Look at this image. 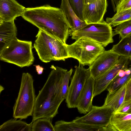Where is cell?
Returning a JSON list of instances; mask_svg holds the SVG:
<instances>
[{
	"instance_id": "6da1fadb",
	"label": "cell",
	"mask_w": 131,
	"mask_h": 131,
	"mask_svg": "<svg viewBox=\"0 0 131 131\" xmlns=\"http://www.w3.org/2000/svg\"><path fill=\"white\" fill-rule=\"evenodd\" d=\"M21 16L39 29L57 38L64 44H66L70 26L60 8L48 4L26 8Z\"/></svg>"
},
{
	"instance_id": "7a4b0ae2",
	"label": "cell",
	"mask_w": 131,
	"mask_h": 131,
	"mask_svg": "<svg viewBox=\"0 0 131 131\" xmlns=\"http://www.w3.org/2000/svg\"><path fill=\"white\" fill-rule=\"evenodd\" d=\"M42 88L36 97L32 122L38 119H51L58 113V108L63 101L60 96L63 77L67 70L53 65Z\"/></svg>"
},
{
	"instance_id": "3957f363",
	"label": "cell",
	"mask_w": 131,
	"mask_h": 131,
	"mask_svg": "<svg viewBox=\"0 0 131 131\" xmlns=\"http://www.w3.org/2000/svg\"><path fill=\"white\" fill-rule=\"evenodd\" d=\"M34 44L39 59L48 63L69 58L65 45L57 38L39 29Z\"/></svg>"
},
{
	"instance_id": "277c9868",
	"label": "cell",
	"mask_w": 131,
	"mask_h": 131,
	"mask_svg": "<svg viewBox=\"0 0 131 131\" xmlns=\"http://www.w3.org/2000/svg\"><path fill=\"white\" fill-rule=\"evenodd\" d=\"M34 80L29 73H23L18 95L13 107V117L25 119L32 115L36 97Z\"/></svg>"
},
{
	"instance_id": "5b68a950",
	"label": "cell",
	"mask_w": 131,
	"mask_h": 131,
	"mask_svg": "<svg viewBox=\"0 0 131 131\" xmlns=\"http://www.w3.org/2000/svg\"><path fill=\"white\" fill-rule=\"evenodd\" d=\"M33 48L31 41L21 40L17 38L0 52V59L21 68L29 67L34 60Z\"/></svg>"
},
{
	"instance_id": "8992f818",
	"label": "cell",
	"mask_w": 131,
	"mask_h": 131,
	"mask_svg": "<svg viewBox=\"0 0 131 131\" xmlns=\"http://www.w3.org/2000/svg\"><path fill=\"white\" fill-rule=\"evenodd\" d=\"M69 58L77 60L79 64L89 66L105 50L104 47L88 38L81 37L70 45H65Z\"/></svg>"
},
{
	"instance_id": "52a82bcc",
	"label": "cell",
	"mask_w": 131,
	"mask_h": 131,
	"mask_svg": "<svg viewBox=\"0 0 131 131\" xmlns=\"http://www.w3.org/2000/svg\"><path fill=\"white\" fill-rule=\"evenodd\" d=\"M73 39L84 37L98 43L103 47L113 42V31L111 26L104 21L87 24L84 27L69 34Z\"/></svg>"
},
{
	"instance_id": "ba28073f",
	"label": "cell",
	"mask_w": 131,
	"mask_h": 131,
	"mask_svg": "<svg viewBox=\"0 0 131 131\" xmlns=\"http://www.w3.org/2000/svg\"><path fill=\"white\" fill-rule=\"evenodd\" d=\"M79 64L75 69L69 86L66 102L68 108H77L79 98L86 82L91 75L89 68Z\"/></svg>"
},
{
	"instance_id": "9c48e42d",
	"label": "cell",
	"mask_w": 131,
	"mask_h": 131,
	"mask_svg": "<svg viewBox=\"0 0 131 131\" xmlns=\"http://www.w3.org/2000/svg\"><path fill=\"white\" fill-rule=\"evenodd\" d=\"M114 110L112 107L102 105L92 106L88 113L81 117H77L73 121L88 125L106 127L108 125Z\"/></svg>"
},
{
	"instance_id": "30bf717a",
	"label": "cell",
	"mask_w": 131,
	"mask_h": 131,
	"mask_svg": "<svg viewBox=\"0 0 131 131\" xmlns=\"http://www.w3.org/2000/svg\"><path fill=\"white\" fill-rule=\"evenodd\" d=\"M127 57L120 56L116 63L107 71L94 79L93 97L106 89L119 71L127 68L130 61Z\"/></svg>"
},
{
	"instance_id": "8fae6325",
	"label": "cell",
	"mask_w": 131,
	"mask_h": 131,
	"mask_svg": "<svg viewBox=\"0 0 131 131\" xmlns=\"http://www.w3.org/2000/svg\"><path fill=\"white\" fill-rule=\"evenodd\" d=\"M119 57L111 49L105 50L89 66L91 75L95 79L102 75L116 63Z\"/></svg>"
},
{
	"instance_id": "7c38bea8",
	"label": "cell",
	"mask_w": 131,
	"mask_h": 131,
	"mask_svg": "<svg viewBox=\"0 0 131 131\" xmlns=\"http://www.w3.org/2000/svg\"><path fill=\"white\" fill-rule=\"evenodd\" d=\"M107 6V0H95L92 3L84 4L83 21L87 24L103 21Z\"/></svg>"
},
{
	"instance_id": "4fadbf2b",
	"label": "cell",
	"mask_w": 131,
	"mask_h": 131,
	"mask_svg": "<svg viewBox=\"0 0 131 131\" xmlns=\"http://www.w3.org/2000/svg\"><path fill=\"white\" fill-rule=\"evenodd\" d=\"M26 8L16 0H0V23L14 21Z\"/></svg>"
},
{
	"instance_id": "5bb4252c",
	"label": "cell",
	"mask_w": 131,
	"mask_h": 131,
	"mask_svg": "<svg viewBox=\"0 0 131 131\" xmlns=\"http://www.w3.org/2000/svg\"><path fill=\"white\" fill-rule=\"evenodd\" d=\"M94 79L91 76L86 82L80 94L77 108L81 114H86L92 106Z\"/></svg>"
},
{
	"instance_id": "9a60e30c",
	"label": "cell",
	"mask_w": 131,
	"mask_h": 131,
	"mask_svg": "<svg viewBox=\"0 0 131 131\" xmlns=\"http://www.w3.org/2000/svg\"><path fill=\"white\" fill-rule=\"evenodd\" d=\"M107 131H131V114L114 112Z\"/></svg>"
},
{
	"instance_id": "2e32d148",
	"label": "cell",
	"mask_w": 131,
	"mask_h": 131,
	"mask_svg": "<svg viewBox=\"0 0 131 131\" xmlns=\"http://www.w3.org/2000/svg\"><path fill=\"white\" fill-rule=\"evenodd\" d=\"M60 8L66 15L70 26L69 34L83 28L87 25L77 15L72 7L69 0H61Z\"/></svg>"
},
{
	"instance_id": "e0dca14e",
	"label": "cell",
	"mask_w": 131,
	"mask_h": 131,
	"mask_svg": "<svg viewBox=\"0 0 131 131\" xmlns=\"http://www.w3.org/2000/svg\"><path fill=\"white\" fill-rule=\"evenodd\" d=\"M54 127L55 131H106V127L79 123L73 121L70 122L63 120L58 121L55 123Z\"/></svg>"
},
{
	"instance_id": "ac0fdd59",
	"label": "cell",
	"mask_w": 131,
	"mask_h": 131,
	"mask_svg": "<svg viewBox=\"0 0 131 131\" xmlns=\"http://www.w3.org/2000/svg\"><path fill=\"white\" fill-rule=\"evenodd\" d=\"M14 21L0 23V52L17 38V28Z\"/></svg>"
},
{
	"instance_id": "d6986e66",
	"label": "cell",
	"mask_w": 131,
	"mask_h": 131,
	"mask_svg": "<svg viewBox=\"0 0 131 131\" xmlns=\"http://www.w3.org/2000/svg\"><path fill=\"white\" fill-rule=\"evenodd\" d=\"M126 83L116 90L108 92L103 105L112 108L116 111L124 100Z\"/></svg>"
},
{
	"instance_id": "ffe728a7",
	"label": "cell",
	"mask_w": 131,
	"mask_h": 131,
	"mask_svg": "<svg viewBox=\"0 0 131 131\" xmlns=\"http://www.w3.org/2000/svg\"><path fill=\"white\" fill-rule=\"evenodd\" d=\"M12 119L0 126V131H31L32 122L28 124L21 119Z\"/></svg>"
},
{
	"instance_id": "44dd1931",
	"label": "cell",
	"mask_w": 131,
	"mask_h": 131,
	"mask_svg": "<svg viewBox=\"0 0 131 131\" xmlns=\"http://www.w3.org/2000/svg\"><path fill=\"white\" fill-rule=\"evenodd\" d=\"M111 49L120 56L128 58L131 60V33L121 38Z\"/></svg>"
},
{
	"instance_id": "7402d4cb",
	"label": "cell",
	"mask_w": 131,
	"mask_h": 131,
	"mask_svg": "<svg viewBox=\"0 0 131 131\" xmlns=\"http://www.w3.org/2000/svg\"><path fill=\"white\" fill-rule=\"evenodd\" d=\"M131 77V67L120 70L107 88L108 92H111L122 86Z\"/></svg>"
},
{
	"instance_id": "603a6c76",
	"label": "cell",
	"mask_w": 131,
	"mask_h": 131,
	"mask_svg": "<svg viewBox=\"0 0 131 131\" xmlns=\"http://www.w3.org/2000/svg\"><path fill=\"white\" fill-rule=\"evenodd\" d=\"M131 19V8L115 14L111 17H107L106 21L112 27H116L118 24Z\"/></svg>"
},
{
	"instance_id": "cb8c5ba5",
	"label": "cell",
	"mask_w": 131,
	"mask_h": 131,
	"mask_svg": "<svg viewBox=\"0 0 131 131\" xmlns=\"http://www.w3.org/2000/svg\"><path fill=\"white\" fill-rule=\"evenodd\" d=\"M52 119L47 118L38 119L32 122V131H54Z\"/></svg>"
},
{
	"instance_id": "d4e9b609",
	"label": "cell",
	"mask_w": 131,
	"mask_h": 131,
	"mask_svg": "<svg viewBox=\"0 0 131 131\" xmlns=\"http://www.w3.org/2000/svg\"><path fill=\"white\" fill-rule=\"evenodd\" d=\"M113 31L114 36L119 34L122 38L131 33V19L123 22L116 26Z\"/></svg>"
},
{
	"instance_id": "484cf974",
	"label": "cell",
	"mask_w": 131,
	"mask_h": 131,
	"mask_svg": "<svg viewBox=\"0 0 131 131\" xmlns=\"http://www.w3.org/2000/svg\"><path fill=\"white\" fill-rule=\"evenodd\" d=\"M73 71V69H71L65 73L63 77L60 91L61 98L63 101L67 98L69 88V80Z\"/></svg>"
},
{
	"instance_id": "4316f807",
	"label": "cell",
	"mask_w": 131,
	"mask_h": 131,
	"mask_svg": "<svg viewBox=\"0 0 131 131\" xmlns=\"http://www.w3.org/2000/svg\"><path fill=\"white\" fill-rule=\"evenodd\" d=\"M73 9L77 16L83 21V12L84 4L83 0H69Z\"/></svg>"
},
{
	"instance_id": "83f0119b",
	"label": "cell",
	"mask_w": 131,
	"mask_h": 131,
	"mask_svg": "<svg viewBox=\"0 0 131 131\" xmlns=\"http://www.w3.org/2000/svg\"><path fill=\"white\" fill-rule=\"evenodd\" d=\"M131 8V0H120L116 7V13Z\"/></svg>"
},
{
	"instance_id": "f1b7e54d",
	"label": "cell",
	"mask_w": 131,
	"mask_h": 131,
	"mask_svg": "<svg viewBox=\"0 0 131 131\" xmlns=\"http://www.w3.org/2000/svg\"><path fill=\"white\" fill-rule=\"evenodd\" d=\"M115 112L131 114V98L124 101Z\"/></svg>"
},
{
	"instance_id": "f546056e",
	"label": "cell",
	"mask_w": 131,
	"mask_h": 131,
	"mask_svg": "<svg viewBox=\"0 0 131 131\" xmlns=\"http://www.w3.org/2000/svg\"><path fill=\"white\" fill-rule=\"evenodd\" d=\"M126 92L124 101L131 98V77L126 83Z\"/></svg>"
},
{
	"instance_id": "4dcf8cb0",
	"label": "cell",
	"mask_w": 131,
	"mask_h": 131,
	"mask_svg": "<svg viewBox=\"0 0 131 131\" xmlns=\"http://www.w3.org/2000/svg\"><path fill=\"white\" fill-rule=\"evenodd\" d=\"M35 66L37 74L39 75L41 74L43 72V68L39 65H36Z\"/></svg>"
},
{
	"instance_id": "1f68e13d",
	"label": "cell",
	"mask_w": 131,
	"mask_h": 131,
	"mask_svg": "<svg viewBox=\"0 0 131 131\" xmlns=\"http://www.w3.org/2000/svg\"><path fill=\"white\" fill-rule=\"evenodd\" d=\"M120 0H111L112 5L114 12H116V7Z\"/></svg>"
},
{
	"instance_id": "d6a6232c",
	"label": "cell",
	"mask_w": 131,
	"mask_h": 131,
	"mask_svg": "<svg viewBox=\"0 0 131 131\" xmlns=\"http://www.w3.org/2000/svg\"><path fill=\"white\" fill-rule=\"evenodd\" d=\"M95 0H83L84 4H87L93 2Z\"/></svg>"
}]
</instances>
